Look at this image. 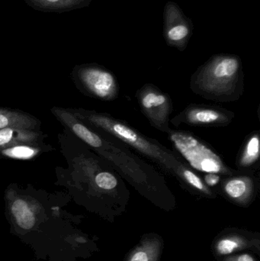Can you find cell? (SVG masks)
I'll return each mask as SVG.
<instances>
[{"label": "cell", "mask_w": 260, "mask_h": 261, "mask_svg": "<svg viewBox=\"0 0 260 261\" xmlns=\"http://www.w3.org/2000/svg\"><path fill=\"white\" fill-rule=\"evenodd\" d=\"M96 186L101 190H112L118 186V179L109 172H100L95 178Z\"/></svg>", "instance_id": "cell-18"}, {"label": "cell", "mask_w": 260, "mask_h": 261, "mask_svg": "<svg viewBox=\"0 0 260 261\" xmlns=\"http://www.w3.org/2000/svg\"><path fill=\"white\" fill-rule=\"evenodd\" d=\"M77 75L84 88L96 98L109 101L117 97V81L108 70L94 66H83L78 68Z\"/></svg>", "instance_id": "cell-5"}, {"label": "cell", "mask_w": 260, "mask_h": 261, "mask_svg": "<svg viewBox=\"0 0 260 261\" xmlns=\"http://www.w3.org/2000/svg\"><path fill=\"white\" fill-rule=\"evenodd\" d=\"M181 179L186 181L188 185L191 186L195 190L205 193L206 195H212L211 190L205 184L204 181H203V179L196 173H194L191 169L186 167L183 169L181 172Z\"/></svg>", "instance_id": "cell-17"}, {"label": "cell", "mask_w": 260, "mask_h": 261, "mask_svg": "<svg viewBox=\"0 0 260 261\" xmlns=\"http://www.w3.org/2000/svg\"><path fill=\"white\" fill-rule=\"evenodd\" d=\"M38 121L29 115L15 110L0 109V129L5 128L34 130L38 128Z\"/></svg>", "instance_id": "cell-11"}, {"label": "cell", "mask_w": 260, "mask_h": 261, "mask_svg": "<svg viewBox=\"0 0 260 261\" xmlns=\"http://www.w3.org/2000/svg\"><path fill=\"white\" fill-rule=\"evenodd\" d=\"M241 73V61L237 57H218L192 76L191 88L207 99L235 100L242 89Z\"/></svg>", "instance_id": "cell-1"}, {"label": "cell", "mask_w": 260, "mask_h": 261, "mask_svg": "<svg viewBox=\"0 0 260 261\" xmlns=\"http://www.w3.org/2000/svg\"><path fill=\"white\" fill-rule=\"evenodd\" d=\"M34 10L50 13H64L86 7L91 0H24Z\"/></svg>", "instance_id": "cell-9"}, {"label": "cell", "mask_w": 260, "mask_h": 261, "mask_svg": "<svg viewBox=\"0 0 260 261\" xmlns=\"http://www.w3.org/2000/svg\"><path fill=\"white\" fill-rule=\"evenodd\" d=\"M225 261H256L250 254H243L238 256L229 257Z\"/></svg>", "instance_id": "cell-21"}, {"label": "cell", "mask_w": 260, "mask_h": 261, "mask_svg": "<svg viewBox=\"0 0 260 261\" xmlns=\"http://www.w3.org/2000/svg\"><path fill=\"white\" fill-rule=\"evenodd\" d=\"M39 149L29 144H18L0 150V156L17 160H29L36 156Z\"/></svg>", "instance_id": "cell-16"}, {"label": "cell", "mask_w": 260, "mask_h": 261, "mask_svg": "<svg viewBox=\"0 0 260 261\" xmlns=\"http://www.w3.org/2000/svg\"><path fill=\"white\" fill-rule=\"evenodd\" d=\"M221 179V175L213 173H206L204 178V182L208 187H213L218 185Z\"/></svg>", "instance_id": "cell-20"}, {"label": "cell", "mask_w": 260, "mask_h": 261, "mask_svg": "<svg viewBox=\"0 0 260 261\" xmlns=\"http://www.w3.org/2000/svg\"><path fill=\"white\" fill-rule=\"evenodd\" d=\"M254 179L250 176H230L222 182L224 194L238 203H247L254 193Z\"/></svg>", "instance_id": "cell-8"}, {"label": "cell", "mask_w": 260, "mask_h": 261, "mask_svg": "<svg viewBox=\"0 0 260 261\" xmlns=\"http://www.w3.org/2000/svg\"><path fill=\"white\" fill-rule=\"evenodd\" d=\"M249 246L247 239L236 234L224 236L218 241L215 245V251L219 255H229L235 251L244 249Z\"/></svg>", "instance_id": "cell-15"}, {"label": "cell", "mask_w": 260, "mask_h": 261, "mask_svg": "<svg viewBox=\"0 0 260 261\" xmlns=\"http://www.w3.org/2000/svg\"><path fill=\"white\" fill-rule=\"evenodd\" d=\"M260 156V138L258 133H253L247 138L242 153L238 158V168L247 171L253 168L259 161Z\"/></svg>", "instance_id": "cell-12"}, {"label": "cell", "mask_w": 260, "mask_h": 261, "mask_svg": "<svg viewBox=\"0 0 260 261\" xmlns=\"http://www.w3.org/2000/svg\"><path fill=\"white\" fill-rule=\"evenodd\" d=\"M235 115L218 107L191 106L172 121L174 124L186 123L192 126H224L232 122Z\"/></svg>", "instance_id": "cell-6"}, {"label": "cell", "mask_w": 260, "mask_h": 261, "mask_svg": "<svg viewBox=\"0 0 260 261\" xmlns=\"http://www.w3.org/2000/svg\"><path fill=\"white\" fill-rule=\"evenodd\" d=\"M11 211L14 219L23 229L30 230L35 224V217L32 207L22 198H17L11 205Z\"/></svg>", "instance_id": "cell-13"}, {"label": "cell", "mask_w": 260, "mask_h": 261, "mask_svg": "<svg viewBox=\"0 0 260 261\" xmlns=\"http://www.w3.org/2000/svg\"><path fill=\"white\" fill-rule=\"evenodd\" d=\"M41 135L34 130L5 128L0 129V150L18 144L35 145Z\"/></svg>", "instance_id": "cell-10"}, {"label": "cell", "mask_w": 260, "mask_h": 261, "mask_svg": "<svg viewBox=\"0 0 260 261\" xmlns=\"http://www.w3.org/2000/svg\"><path fill=\"white\" fill-rule=\"evenodd\" d=\"M160 251V242L149 239L133 251L128 261H157Z\"/></svg>", "instance_id": "cell-14"}, {"label": "cell", "mask_w": 260, "mask_h": 261, "mask_svg": "<svg viewBox=\"0 0 260 261\" xmlns=\"http://www.w3.org/2000/svg\"><path fill=\"white\" fill-rule=\"evenodd\" d=\"M52 112L62 123L90 147L97 150L104 148V141L100 136L87 128L70 110L53 108Z\"/></svg>", "instance_id": "cell-7"}, {"label": "cell", "mask_w": 260, "mask_h": 261, "mask_svg": "<svg viewBox=\"0 0 260 261\" xmlns=\"http://www.w3.org/2000/svg\"><path fill=\"white\" fill-rule=\"evenodd\" d=\"M73 113L78 119L111 134L126 144L132 146L153 161L163 166L169 171L175 172L181 176L182 170L186 167L184 164L177 161L175 156H172L167 150H164L163 147L151 142V140L142 136L128 125L107 115L100 113L85 111L84 110H76Z\"/></svg>", "instance_id": "cell-2"}, {"label": "cell", "mask_w": 260, "mask_h": 261, "mask_svg": "<svg viewBox=\"0 0 260 261\" xmlns=\"http://www.w3.org/2000/svg\"><path fill=\"white\" fill-rule=\"evenodd\" d=\"M189 35V29L185 24H178L169 29L167 37L172 42H180Z\"/></svg>", "instance_id": "cell-19"}, {"label": "cell", "mask_w": 260, "mask_h": 261, "mask_svg": "<svg viewBox=\"0 0 260 261\" xmlns=\"http://www.w3.org/2000/svg\"><path fill=\"white\" fill-rule=\"evenodd\" d=\"M169 140L176 150L191 167L205 173L235 176L237 171L230 168L222 158L206 143L185 132L169 130Z\"/></svg>", "instance_id": "cell-3"}, {"label": "cell", "mask_w": 260, "mask_h": 261, "mask_svg": "<svg viewBox=\"0 0 260 261\" xmlns=\"http://www.w3.org/2000/svg\"><path fill=\"white\" fill-rule=\"evenodd\" d=\"M137 96L142 111L151 125L161 132H169V117L172 111L169 96L151 84L140 89Z\"/></svg>", "instance_id": "cell-4"}]
</instances>
